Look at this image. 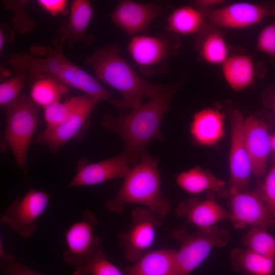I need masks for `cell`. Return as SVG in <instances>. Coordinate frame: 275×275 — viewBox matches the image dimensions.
Returning <instances> with one entry per match:
<instances>
[{
	"instance_id": "cell-1",
	"label": "cell",
	"mask_w": 275,
	"mask_h": 275,
	"mask_svg": "<svg viewBox=\"0 0 275 275\" xmlns=\"http://www.w3.org/2000/svg\"><path fill=\"white\" fill-rule=\"evenodd\" d=\"M177 87V84L164 85L159 93L130 113L117 117L105 114L102 117L101 127L120 138L132 167L146 152L150 141L163 140L161 123Z\"/></svg>"
},
{
	"instance_id": "cell-2",
	"label": "cell",
	"mask_w": 275,
	"mask_h": 275,
	"mask_svg": "<svg viewBox=\"0 0 275 275\" xmlns=\"http://www.w3.org/2000/svg\"><path fill=\"white\" fill-rule=\"evenodd\" d=\"M8 63L13 71L25 72L31 79L50 75L85 94L106 101L118 108H123L122 100L111 98L109 92L94 77L65 56L62 47L35 43L30 52L10 55Z\"/></svg>"
},
{
	"instance_id": "cell-3",
	"label": "cell",
	"mask_w": 275,
	"mask_h": 275,
	"mask_svg": "<svg viewBox=\"0 0 275 275\" xmlns=\"http://www.w3.org/2000/svg\"><path fill=\"white\" fill-rule=\"evenodd\" d=\"M97 78L121 96L124 109H133L160 92L164 85L155 84L140 76L123 57L116 43L98 49L85 60Z\"/></svg>"
},
{
	"instance_id": "cell-4",
	"label": "cell",
	"mask_w": 275,
	"mask_h": 275,
	"mask_svg": "<svg viewBox=\"0 0 275 275\" xmlns=\"http://www.w3.org/2000/svg\"><path fill=\"white\" fill-rule=\"evenodd\" d=\"M160 183L157 161L146 151L123 179L116 196L105 202V207L111 212L121 214L125 205L140 204L163 219L171 205L163 197Z\"/></svg>"
},
{
	"instance_id": "cell-5",
	"label": "cell",
	"mask_w": 275,
	"mask_h": 275,
	"mask_svg": "<svg viewBox=\"0 0 275 275\" xmlns=\"http://www.w3.org/2000/svg\"><path fill=\"white\" fill-rule=\"evenodd\" d=\"M167 236L180 244L170 275H188L203 262L213 248L226 245L230 238L226 229H219L217 226L198 230L195 234L188 232L184 227H179L171 231Z\"/></svg>"
},
{
	"instance_id": "cell-6",
	"label": "cell",
	"mask_w": 275,
	"mask_h": 275,
	"mask_svg": "<svg viewBox=\"0 0 275 275\" xmlns=\"http://www.w3.org/2000/svg\"><path fill=\"white\" fill-rule=\"evenodd\" d=\"M38 106L30 97L22 95L6 108L7 121L4 138L18 168L23 172L28 183L26 160L38 122Z\"/></svg>"
},
{
	"instance_id": "cell-7",
	"label": "cell",
	"mask_w": 275,
	"mask_h": 275,
	"mask_svg": "<svg viewBox=\"0 0 275 275\" xmlns=\"http://www.w3.org/2000/svg\"><path fill=\"white\" fill-rule=\"evenodd\" d=\"M178 47L175 34L164 32L155 35L140 34L132 37L127 49L142 73L152 76L167 72L170 59Z\"/></svg>"
},
{
	"instance_id": "cell-8",
	"label": "cell",
	"mask_w": 275,
	"mask_h": 275,
	"mask_svg": "<svg viewBox=\"0 0 275 275\" xmlns=\"http://www.w3.org/2000/svg\"><path fill=\"white\" fill-rule=\"evenodd\" d=\"M219 196L228 199L230 206L228 219L236 229L247 226L267 230L274 222L263 199L259 185L251 191H241L230 186L223 189Z\"/></svg>"
},
{
	"instance_id": "cell-9",
	"label": "cell",
	"mask_w": 275,
	"mask_h": 275,
	"mask_svg": "<svg viewBox=\"0 0 275 275\" xmlns=\"http://www.w3.org/2000/svg\"><path fill=\"white\" fill-rule=\"evenodd\" d=\"M97 223L96 216L86 210L68 228L64 235L66 249L63 254L68 265L76 268L85 264L101 248L100 239L94 232Z\"/></svg>"
},
{
	"instance_id": "cell-10",
	"label": "cell",
	"mask_w": 275,
	"mask_h": 275,
	"mask_svg": "<svg viewBox=\"0 0 275 275\" xmlns=\"http://www.w3.org/2000/svg\"><path fill=\"white\" fill-rule=\"evenodd\" d=\"M50 196L47 192L30 189L8 206L1 215V223L24 238L31 237L37 230L36 221L47 208Z\"/></svg>"
},
{
	"instance_id": "cell-11",
	"label": "cell",
	"mask_w": 275,
	"mask_h": 275,
	"mask_svg": "<svg viewBox=\"0 0 275 275\" xmlns=\"http://www.w3.org/2000/svg\"><path fill=\"white\" fill-rule=\"evenodd\" d=\"M132 221L129 229L118 235V246L123 251L124 258L135 262L154 241L156 229L162 219L146 207H137L131 212Z\"/></svg>"
},
{
	"instance_id": "cell-12",
	"label": "cell",
	"mask_w": 275,
	"mask_h": 275,
	"mask_svg": "<svg viewBox=\"0 0 275 275\" xmlns=\"http://www.w3.org/2000/svg\"><path fill=\"white\" fill-rule=\"evenodd\" d=\"M100 101L97 97L85 94L78 106L68 119L55 126L47 127L36 137L35 143L45 145L51 153H56L88 123L93 110Z\"/></svg>"
},
{
	"instance_id": "cell-13",
	"label": "cell",
	"mask_w": 275,
	"mask_h": 275,
	"mask_svg": "<svg viewBox=\"0 0 275 275\" xmlns=\"http://www.w3.org/2000/svg\"><path fill=\"white\" fill-rule=\"evenodd\" d=\"M275 14V8L247 2H238L209 10L207 17L219 28L240 29L260 22Z\"/></svg>"
},
{
	"instance_id": "cell-14",
	"label": "cell",
	"mask_w": 275,
	"mask_h": 275,
	"mask_svg": "<svg viewBox=\"0 0 275 275\" xmlns=\"http://www.w3.org/2000/svg\"><path fill=\"white\" fill-rule=\"evenodd\" d=\"M93 14L89 1H73L68 18L61 23L52 41L53 46L63 48L67 44L72 48L77 43L81 42L88 46L93 45L95 38L86 32Z\"/></svg>"
},
{
	"instance_id": "cell-15",
	"label": "cell",
	"mask_w": 275,
	"mask_h": 275,
	"mask_svg": "<svg viewBox=\"0 0 275 275\" xmlns=\"http://www.w3.org/2000/svg\"><path fill=\"white\" fill-rule=\"evenodd\" d=\"M130 166L124 151L117 156L96 162L81 158L77 164L76 174L66 187L93 185L115 178L124 179L131 169Z\"/></svg>"
},
{
	"instance_id": "cell-16",
	"label": "cell",
	"mask_w": 275,
	"mask_h": 275,
	"mask_svg": "<svg viewBox=\"0 0 275 275\" xmlns=\"http://www.w3.org/2000/svg\"><path fill=\"white\" fill-rule=\"evenodd\" d=\"M165 12L164 8L157 3L124 0L118 3L110 18L118 28L132 37L140 35Z\"/></svg>"
},
{
	"instance_id": "cell-17",
	"label": "cell",
	"mask_w": 275,
	"mask_h": 275,
	"mask_svg": "<svg viewBox=\"0 0 275 275\" xmlns=\"http://www.w3.org/2000/svg\"><path fill=\"white\" fill-rule=\"evenodd\" d=\"M231 138L229 154L230 186L241 191L248 190L252 169L243 132L244 118L234 111L231 115Z\"/></svg>"
},
{
	"instance_id": "cell-18",
	"label": "cell",
	"mask_w": 275,
	"mask_h": 275,
	"mask_svg": "<svg viewBox=\"0 0 275 275\" xmlns=\"http://www.w3.org/2000/svg\"><path fill=\"white\" fill-rule=\"evenodd\" d=\"M203 200L191 197L179 202L175 209L177 216L185 219L198 230H206L217 226L222 221L228 218L229 212L216 201L215 193H206Z\"/></svg>"
},
{
	"instance_id": "cell-19",
	"label": "cell",
	"mask_w": 275,
	"mask_h": 275,
	"mask_svg": "<svg viewBox=\"0 0 275 275\" xmlns=\"http://www.w3.org/2000/svg\"><path fill=\"white\" fill-rule=\"evenodd\" d=\"M243 132L252 173L259 178L265 174L268 157L271 150L268 126L263 121L250 116L244 120Z\"/></svg>"
},
{
	"instance_id": "cell-20",
	"label": "cell",
	"mask_w": 275,
	"mask_h": 275,
	"mask_svg": "<svg viewBox=\"0 0 275 275\" xmlns=\"http://www.w3.org/2000/svg\"><path fill=\"white\" fill-rule=\"evenodd\" d=\"M225 115L213 108L203 109L196 113L190 124V131L195 144L211 146L225 134Z\"/></svg>"
},
{
	"instance_id": "cell-21",
	"label": "cell",
	"mask_w": 275,
	"mask_h": 275,
	"mask_svg": "<svg viewBox=\"0 0 275 275\" xmlns=\"http://www.w3.org/2000/svg\"><path fill=\"white\" fill-rule=\"evenodd\" d=\"M177 250L162 249L150 251L127 269L126 275H170Z\"/></svg>"
},
{
	"instance_id": "cell-22",
	"label": "cell",
	"mask_w": 275,
	"mask_h": 275,
	"mask_svg": "<svg viewBox=\"0 0 275 275\" xmlns=\"http://www.w3.org/2000/svg\"><path fill=\"white\" fill-rule=\"evenodd\" d=\"M225 80L234 91H242L253 81L255 67L251 57L245 54L229 56L221 65Z\"/></svg>"
},
{
	"instance_id": "cell-23",
	"label": "cell",
	"mask_w": 275,
	"mask_h": 275,
	"mask_svg": "<svg viewBox=\"0 0 275 275\" xmlns=\"http://www.w3.org/2000/svg\"><path fill=\"white\" fill-rule=\"evenodd\" d=\"M233 269L241 275H272L275 260L249 249L235 248L230 253Z\"/></svg>"
},
{
	"instance_id": "cell-24",
	"label": "cell",
	"mask_w": 275,
	"mask_h": 275,
	"mask_svg": "<svg viewBox=\"0 0 275 275\" xmlns=\"http://www.w3.org/2000/svg\"><path fill=\"white\" fill-rule=\"evenodd\" d=\"M178 185L185 191L193 195L212 191L218 194L224 189L225 181L208 170L195 167L179 174L176 179Z\"/></svg>"
},
{
	"instance_id": "cell-25",
	"label": "cell",
	"mask_w": 275,
	"mask_h": 275,
	"mask_svg": "<svg viewBox=\"0 0 275 275\" xmlns=\"http://www.w3.org/2000/svg\"><path fill=\"white\" fill-rule=\"evenodd\" d=\"M205 23V14L195 6L177 8L167 18L168 31L175 35H189L199 33Z\"/></svg>"
},
{
	"instance_id": "cell-26",
	"label": "cell",
	"mask_w": 275,
	"mask_h": 275,
	"mask_svg": "<svg viewBox=\"0 0 275 275\" xmlns=\"http://www.w3.org/2000/svg\"><path fill=\"white\" fill-rule=\"evenodd\" d=\"M69 91L68 87L59 80L50 75H43L34 80L30 98L37 105L44 108L60 101Z\"/></svg>"
},
{
	"instance_id": "cell-27",
	"label": "cell",
	"mask_w": 275,
	"mask_h": 275,
	"mask_svg": "<svg viewBox=\"0 0 275 275\" xmlns=\"http://www.w3.org/2000/svg\"><path fill=\"white\" fill-rule=\"evenodd\" d=\"M199 53L204 61L212 65H222L229 57L225 39L218 32L204 37L200 43Z\"/></svg>"
},
{
	"instance_id": "cell-28",
	"label": "cell",
	"mask_w": 275,
	"mask_h": 275,
	"mask_svg": "<svg viewBox=\"0 0 275 275\" xmlns=\"http://www.w3.org/2000/svg\"><path fill=\"white\" fill-rule=\"evenodd\" d=\"M266 230L251 227L242 241L247 249L275 260V238Z\"/></svg>"
},
{
	"instance_id": "cell-29",
	"label": "cell",
	"mask_w": 275,
	"mask_h": 275,
	"mask_svg": "<svg viewBox=\"0 0 275 275\" xmlns=\"http://www.w3.org/2000/svg\"><path fill=\"white\" fill-rule=\"evenodd\" d=\"M126 275L111 262L102 248L85 264L75 268L72 275Z\"/></svg>"
},
{
	"instance_id": "cell-30",
	"label": "cell",
	"mask_w": 275,
	"mask_h": 275,
	"mask_svg": "<svg viewBox=\"0 0 275 275\" xmlns=\"http://www.w3.org/2000/svg\"><path fill=\"white\" fill-rule=\"evenodd\" d=\"M82 96L72 97L45 107L43 116L47 127L55 126L68 119L80 103Z\"/></svg>"
},
{
	"instance_id": "cell-31",
	"label": "cell",
	"mask_w": 275,
	"mask_h": 275,
	"mask_svg": "<svg viewBox=\"0 0 275 275\" xmlns=\"http://www.w3.org/2000/svg\"><path fill=\"white\" fill-rule=\"evenodd\" d=\"M27 73L18 72L12 77L0 84V105L6 108L14 102L24 87Z\"/></svg>"
},
{
	"instance_id": "cell-32",
	"label": "cell",
	"mask_w": 275,
	"mask_h": 275,
	"mask_svg": "<svg viewBox=\"0 0 275 275\" xmlns=\"http://www.w3.org/2000/svg\"><path fill=\"white\" fill-rule=\"evenodd\" d=\"M0 264L2 275H44L21 264L15 255L7 251L0 242Z\"/></svg>"
},
{
	"instance_id": "cell-33",
	"label": "cell",
	"mask_w": 275,
	"mask_h": 275,
	"mask_svg": "<svg viewBox=\"0 0 275 275\" xmlns=\"http://www.w3.org/2000/svg\"><path fill=\"white\" fill-rule=\"evenodd\" d=\"M26 1H13L3 2L4 6L15 12L12 21L18 32L27 33L32 30L35 24L25 12Z\"/></svg>"
},
{
	"instance_id": "cell-34",
	"label": "cell",
	"mask_w": 275,
	"mask_h": 275,
	"mask_svg": "<svg viewBox=\"0 0 275 275\" xmlns=\"http://www.w3.org/2000/svg\"><path fill=\"white\" fill-rule=\"evenodd\" d=\"M263 199L271 214L275 228V157L263 183L259 185Z\"/></svg>"
},
{
	"instance_id": "cell-35",
	"label": "cell",
	"mask_w": 275,
	"mask_h": 275,
	"mask_svg": "<svg viewBox=\"0 0 275 275\" xmlns=\"http://www.w3.org/2000/svg\"><path fill=\"white\" fill-rule=\"evenodd\" d=\"M256 47L259 51L275 57V22L267 25L261 30Z\"/></svg>"
},
{
	"instance_id": "cell-36",
	"label": "cell",
	"mask_w": 275,
	"mask_h": 275,
	"mask_svg": "<svg viewBox=\"0 0 275 275\" xmlns=\"http://www.w3.org/2000/svg\"><path fill=\"white\" fill-rule=\"evenodd\" d=\"M37 3L43 10L53 16L68 12V2L65 0H38Z\"/></svg>"
},
{
	"instance_id": "cell-37",
	"label": "cell",
	"mask_w": 275,
	"mask_h": 275,
	"mask_svg": "<svg viewBox=\"0 0 275 275\" xmlns=\"http://www.w3.org/2000/svg\"><path fill=\"white\" fill-rule=\"evenodd\" d=\"M224 2L222 0H199L196 1L194 3L196 7L202 11L210 10L212 7L222 5Z\"/></svg>"
},
{
	"instance_id": "cell-38",
	"label": "cell",
	"mask_w": 275,
	"mask_h": 275,
	"mask_svg": "<svg viewBox=\"0 0 275 275\" xmlns=\"http://www.w3.org/2000/svg\"><path fill=\"white\" fill-rule=\"evenodd\" d=\"M271 149L275 154V133L270 135Z\"/></svg>"
},
{
	"instance_id": "cell-39",
	"label": "cell",
	"mask_w": 275,
	"mask_h": 275,
	"mask_svg": "<svg viewBox=\"0 0 275 275\" xmlns=\"http://www.w3.org/2000/svg\"><path fill=\"white\" fill-rule=\"evenodd\" d=\"M273 111H274V117H275V98L273 101Z\"/></svg>"
}]
</instances>
